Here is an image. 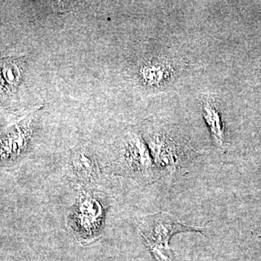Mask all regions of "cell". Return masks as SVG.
<instances>
[{"label":"cell","mask_w":261,"mask_h":261,"mask_svg":"<svg viewBox=\"0 0 261 261\" xmlns=\"http://www.w3.org/2000/svg\"><path fill=\"white\" fill-rule=\"evenodd\" d=\"M141 135L161 178H173L200 156L177 127L160 118L142 123Z\"/></svg>","instance_id":"1"},{"label":"cell","mask_w":261,"mask_h":261,"mask_svg":"<svg viewBox=\"0 0 261 261\" xmlns=\"http://www.w3.org/2000/svg\"><path fill=\"white\" fill-rule=\"evenodd\" d=\"M113 168L117 174L141 184H152L161 178L150 152L140 133L128 132L118 142Z\"/></svg>","instance_id":"2"},{"label":"cell","mask_w":261,"mask_h":261,"mask_svg":"<svg viewBox=\"0 0 261 261\" xmlns=\"http://www.w3.org/2000/svg\"><path fill=\"white\" fill-rule=\"evenodd\" d=\"M183 57L171 49L162 50L149 57L141 65L140 76L147 87L163 89L175 82L187 67Z\"/></svg>","instance_id":"3"},{"label":"cell","mask_w":261,"mask_h":261,"mask_svg":"<svg viewBox=\"0 0 261 261\" xmlns=\"http://www.w3.org/2000/svg\"><path fill=\"white\" fill-rule=\"evenodd\" d=\"M141 226V233L152 250L167 248L170 238L176 233L202 231L201 228L182 224L171 215L164 212L145 218Z\"/></svg>","instance_id":"4"},{"label":"cell","mask_w":261,"mask_h":261,"mask_svg":"<svg viewBox=\"0 0 261 261\" xmlns=\"http://www.w3.org/2000/svg\"><path fill=\"white\" fill-rule=\"evenodd\" d=\"M104 209L92 196L84 195L71 216V226L82 238L92 240L99 234L103 221Z\"/></svg>","instance_id":"5"},{"label":"cell","mask_w":261,"mask_h":261,"mask_svg":"<svg viewBox=\"0 0 261 261\" xmlns=\"http://www.w3.org/2000/svg\"><path fill=\"white\" fill-rule=\"evenodd\" d=\"M30 123V118H25L0 136V164L15 161L25 152L31 137Z\"/></svg>","instance_id":"6"},{"label":"cell","mask_w":261,"mask_h":261,"mask_svg":"<svg viewBox=\"0 0 261 261\" xmlns=\"http://www.w3.org/2000/svg\"><path fill=\"white\" fill-rule=\"evenodd\" d=\"M22 61L15 57L0 59V102L15 97L22 79Z\"/></svg>","instance_id":"7"},{"label":"cell","mask_w":261,"mask_h":261,"mask_svg":"<svg viewBox=\"0 0 261 261\" xmlns=\"http://www.w3.org/2000/svg\"><path fill=\"white\" fill-rule=\"evenodd\" d=\"M202 116L214 145L222 148L225 144V126L219 101L214 96L203 95L201 99Z\"/></svg>","instance_id":"8"},{"label":"cell","mask_w":261,"mask_h":261,"mask_svg":"<svg viewBox=\"0 0 261 261\" xmlns=\"http://www.w3.org/2000/svg\"><path fill=\"white\" fill-rule=\"evenodd\" d=\"M75 172L85 181H93L99 176V168L95 160L85 151H77L73 154Z\"/></svg>","instance_id":"9"}]
</instances>
